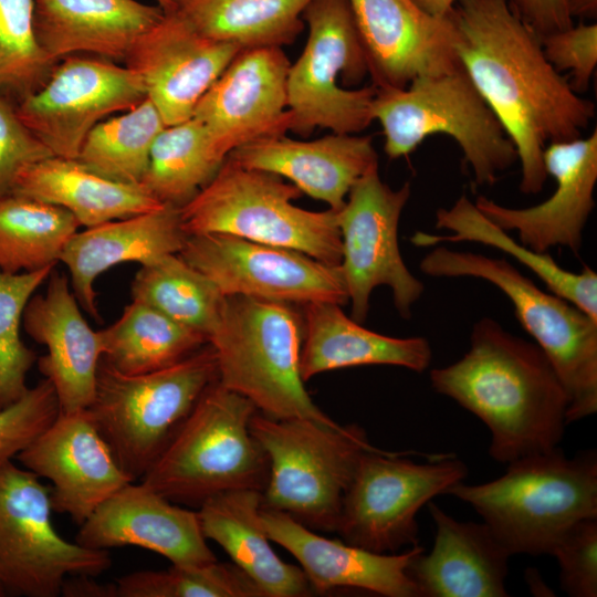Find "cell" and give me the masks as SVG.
I'll return each instance as SVG.
<instances>
[{
	"label": "cell",
	"mask_w": 597,
	"mask_h": 597,
	"mask_svg": "<svg viewBox=\"0 0 597 597\" xmlns=\"http://www.w3.org/2000/svg\"><path fill=\"white\" fill-rule=\"evenodd\" d=\"M308 38L290 65L286 82L291 130L308 135L316 127L357 134L373 121L374 85L360 84L369 74L367 56L349 0H312L302 14Z\"/></svg>",
	"instance_id": "obj_11"
},
{
	"label": "cell",
	"mask_w": 597,
	"mask_h": 597,
	"mask_svg": "<svg viewBox=\"0 0 597 597\" xmlns=\"http://www.w3.org/2000/svg\"><path fill=\"white\" fill-rule=\"evenodd\" d=\"M262 492L233 490L207 499L198 517L207 540L216 542L262 590L264 597L314 593L305 574L273 551L260 522Z\"/></svg>",
	"instance_id": "obj_30"
},
{
	"label": "cell",
	"mask_w": 597,
	"mask_h": 597,
	"mask_svg": "<svg viewBox=\"0 0 597 597\" xmlns=\"http://www.w3.org/2000/svg\"><path fill=\"white\" fill-rule=\"evenodd\" d=\"M50 156L18 116L15 104L0 93V197L11 192L20 170Z\"/></svg>",
	"instance_id": "obj_45"
},
{
	"label": "cell",
	"mask_w": 597,
	"mask_h": 597,
	"mask_svg": "<svg viewBox=\"0 0 597 597\" xmlns=\"http://www.w3.org/2000/svg\"><path fill=\"white\" fill-rule=\"evenodd\" d=\"M302 193L277 175L226 158L210 181L179 207L181 226L187 235L226 233L339 265L336 211H310L293 205Z\"/></svg>",
	"instance_id": "obj_7"
},
{
	"label": "cell",
	"mask_w": 597,
	"mask_h": 597,
	"mask_svg": "<svg viewBox=\"0 0 597 597\" xmlns=\"http://www.w3.org/2000/svg\"><path fill=\"white\" fill-rule=\"evenodd\" d=\"M164 15L137 0H34L36 40L53 62L80 53L125 62Z\"/></svg>",
	"instance_id": "obj_28"
},
{
	"label": "cell",
	"mask_w": 597,
	"mask_h": 597,
	"mask_svg": "<svg viewBox=\"0 0 597 597\" xmlns=\"http://www.w3.org/2000/svg\"><path fill=\"white\" fill-rule=\"evenodd\" d=\"M256 411L248 398L213 381L140 482L174 503L197 506L228 491L262 492L270 465L250 429Z\"/></svg>",
	"instance_id": "obj_4"
},
{
	"label": "cell",
	"mask_w": 597,
	"mask_h": 597,
	"mask_svg": "<svg viewBox=\"0 0 597 597\" xmlns=\"http://www.w3.org/2000/svg\"><path fill=\"white\" fill-rule=\"evenodd\" d=\"M54 266L23 273L0 270V410L18 401L29 389L27 375L36 364V353L22 341L24 308Z\"/></svg>",
	"instance_id": "obj_40"
},
{
	"label": "cell",
	"mask_w": 597,
	"mask_h": 597,
	"mask_svg": "<svg viewBox=\"0 0 597 597\" xmlns=\"http://www.w3.org/2000/svg\"><path fill=\"white\" fill-rule=\"evenodd\" d=\"M431 357L425 337H392L367 329L336 303L304 305L300 352L303 381L324 371L364 365H391L422 373Z\"/></svg>",
	"instance_id": "obj_29"
},
{
	"label": "cell",
	"mask_w": 597,
	"mask_h": 597,
	"mask_svg": "<svg viewBox=\"0 0 597 597\" xmlns=\"http://www.w3.org/2000/svg\"><path fill=\"white\" fill-rule=\"evenodd\" d=\"M17 459L51 481L54 512L81 525L109 496L133 482L121 469L88 411L60 412Z\"/></svg>",
	"instance_id": "obj_19"
},
{
	"label": "cell",
	"mask_w": 597,
	"mask_h": 597,
	"mask_svg": "<svg viewBox=\"0 0 597 597\" xmlns=\"http://www.w3.org/2000/svg\"><path fill=\"white\" fill-rule=\"evenodd\" d=\"M224 296H248L290 305L348 303L339 265L300 251L226 233L188 235L178 253Z\"/></svg>",
	"instance_id": "obj_15"
},
{
	"label": "cell",
	"mask_w": 597,
	"mask_h": 597,
	"mask_svg": "<svg viewBox=\"0 0 597 597\" xmlns=\"http://www.w3.org/2000/svg\"><path fill=\"white\" fill-rule=\"evenodd\" d=\"M448 15L461 65L515 146L520 190L541 192L545 147L580 137L594 103L547 61L538 35L509 0H458Z\"/></svg>",
	"instance_id": "obj_1"
},
{
	"label": "cell",
	"mask_w": 597,
	"mask_h": 597,
	"mask_svg": "<svg viewBox=\"0 0 597 597\" xmlns=\"http://www.w3.org/2000/svg\"><path fill=\"white\" fill-rule=\"evenodd\" d=\"M543 160L547 176L556 181L548 199L527 208H510L479 196L474 205L498 227L516 231L519 241L536 252L564 247L578 255L595 207L597 129L586 138L549 143Z\"/></svg>",
	"instance_id": "obj_20"
},
{
	"label": "cell",
	"mask_w": 597,
	"mask_h": 597,
	"mask_svg": "<svg viewBox=\"0 0 597 597\" xmlns=\"http://www.w3.org/2000/svg\"><path fill=\"white\" fill-rule=\"evenodd\" d=\"M187 237L179 207L165 205L75 232L59 262L69 270L72 292L80 306L100 320L94 284L102 273L122 263L146 265L167 254L179 253Z\"/></svg>",
	"instance_id": "obj_26"
},
{
	"label": "cell",
	"mask_w": 597,
	"mask_h": 597,
	"mask_svg": "<svg viewBox=\"0 0 597 597\" xmlns=\"http://www.w3.org/2000/svg\"><path fill=\"white\" fill-rule=\"evenodd\" d=\"M98 332L102 360L125 375L169 367L208 344L202 334L134 300L116 322Z\"/></svg>",
	"instance_id": "obj_34"
},
{
	"label": "cell",
	"mask_w": 597,
	"mask_h": 597,
	"mask_svg": "<svg viewBox=\"0 0 597 597\" xmlns=\"http://www.w3.org/2000/svg\"><path fill=\"white\" fill-rule=\"evenodd\" d=\"M130 290L134 301L158 310L202 334L207 341L221 318L227 298L212 281L178 253L142 265Z\"/></svg>",
	"instance_id": "obj_37"
},
{
	"label": "cell",
	"mask_w": 597,
	"mask_h": 597,
	"mask_svg": "<svg viewBox=\"0 0 597 597\" xmlns=\"http://www.w3.org/2000/svg\"><path fill=\"white\" fill-rule=\"evenodd\" d=\"M377 88H406L415 78L461 65L449 15L436 18L412 0H349Z\"/></svg>",
	"instance_id": "obj_18"
},
{
	"label": "cell",
	"mask_w": 597,
	"mask_h": 597,
	"mask_svg": "<svg viewBox=\"0 0 597 597\" xmlns=\"http://www.w3.org/2000/svg\"><path fill=\"white\" fill-rule=\"evenodd\" d=\"M570 17L593 20L597 17V0H565Z\"/></svg>",
	"instance_id": "obj_48"
},
{
	"label": "cell",
	"mask_w": 597,
	"mask_h": 597,
	"mask_svg": "<svg viewBox=\"0 0 597 597\" xmlns=\"http://www.w3.org/2000/svg\"><path fill=\"white\" fill-rule=\"evenodd\" d=\"M432 388L472 412L491 432L490 455L510 463L558 447L568 397L535 343L484 316L472 327L469 350L430 371Z\"/></svg>",
	"instance_id": "obj_2"
},
{
	"label": "cell",
	"mask_w": 597,
	"mask_h": 597,
	"mask_svg": "<svg viewBox=\"0 0 597 597\" xmlns=\"http://www.w3.org/2000/svg\"><path fill=\"white\" fill-rule=\"evenodd\" d=\"M80 307L67 277L52 271L45 292L32 295L22 316L25 333L46 347L36 364L53 386L62 413L88 408L103 356L100 332Z\"/></svg>",
	"instance_id": "obj_23"
},
{
	"label": "cell",
	"mask_w": 597,
	"mask_h": 597,
	"mask_svg": "<svg viewBox=\"0 0 597 597\" xmlns=\"http://www.w3.org/2000/svg\"><path fill=\"white\" fill-rule=\"evenodd\" d=\"M224 160L202 123L191 117L158 134L140 185L160 202L181 207L210 181Z\"/></svg>",
	"instance_id": "obj_36"
},
{
	"label": "cell",
	"mask_w": 597,
	"mask_h": 597,
	"mask_svg": "<svg viewBox=\"0 0 597 597\" xmlns=\"http://www.w3.org/2000/svg\"><path fill=\"white\" fill-rule=\"evenodd\" d=\"M303 318L293 305L227 296L209 336L218 381L248 398L261 413L338 425L308 395L300 374Z\"/></svg>",
	"instance_id": "obj_5"
},
{
	"label": "cell",
	"mask_w": 597,
	"mask_h": 597,
	"mask_svg": "<svg viewBox=\"0 0 597 597\" xmlns=\"http://www.w3.org/2000/svg\"><path fill=\"white\" fill-rule=\"evenodd\" d=\"M260 522L270 541L296 558L314 593L358 588L386 597H420L408 575L410 562L423 552L419 544L400 554L376 553L326 538L290 515L263 506Z\"/></svg>",
	"instance_id": "obj_24"
},
{
	"label": "cell",
	"mask_w": 597,
	"mask_h": 597,
	"mask_svg": "<svg viewBox=\"0 0 597 597\" xmlns=\"http://www.w3.org/2000/svg\"><path fill=\"white\" fill-rule=\"evenodd\" d=\"M146 97L143 80L127 65L75 54L57 61L44 84L15 103V111L53 156L76 159L96 124Z\"/></svg>",
	"instance_id": "obj_16"
},
{
	"label": "cell",
	"mask_w": 597,
	"mask_h": 597,
	"mask_svg": "<svg viewBox=\"0 0 597 597\" xmlns=\"http://www.w3.org/2000/svg\"><path fill=\"white\" fill-rule=\"evenodd\" d=\"M11 192L67 210L88 228L161 208L143 185L104 177L76 159L50 156L24 167Z\"/></svg>",
	"instance_id": "obj_31"
},
{
	"label": "cell",
	"mask_w": 597,
	"mask_h": 597,
	"mask_svg": "<svg viewBox=\"0 0 597 597\" xmlns=\"http://www.w3.org/2000/svg\"><path fill=\"white\" fill-rule=\"evenodd\" d=\"M216 380L217 359L209 343L169 367L140 375L122 374L101 360L86 410L134 482L145 475Z\"/></svg>",
	"instance_id": "obj_9"
},
{
	"label": "cell",
	"mask_w": 597,
	"mask_h": 597,
	"mask_svg": "<svg viewBox=\"0 0 597 597\" xmlns=\"http://www.w3.org/2000/svg\"><path fill=\"white\" fill-rule=\"evenodd\" d=\"M436 228L451 231L438 235L418 231L410 241L416 247H434L444 242H478L509 253L531 270L546 290L569 301L597 321V273L585 268L573 272L562 268L548 252H536L509 235L488 219L465 195L449 208L436 212Z\"/></svg>",
	"instance_id": "obj_32"
},
{
	"label": "cell",
	"mask_w": 597,
	"mask_h": 597,
	"mask_svg": "<svg viewBox=\"0 0 597 597\" xmlns=\"http://www.w3.org/2000/svg\"><path fill=\"white\" fill-rule=\"evenodd\" d=\"M420 9L436 18H444L458 0H412Z\"/></svg>",
	"instance_id": "obj_49"
},
{
	"label": "cell",
	"mask_w": 597,
	"mask_h": 597,
	"mask_svg": "<svg viewBox=\"0 0 597 597\" xmlns=\"http://www.w3.org/2000/svg\"><path fill=\"white\" fill-rule=\"evenodd\" d=\"M33 13L34 0H0V93L14 104L40 88L56 63L36 40Z\"/></svg>",
	"instance_id": "obj_41"
},
{
	"label": "cell",
	"mask_w": 597,
	"mask_h": 597,
	"mask_svg": "<svg viewBox=\"0 0 597 597\" xmlns=\"http://www.w3.org/2000/svg\"><path fill=\"white\" fill-rule=\"evenodd\" d=\"M547 61L558 72L569 71L570 86L577 92L587 90L597 64V24L577 25L540 38Z\"/></svg>",
	"instance_id": "obj_44"
},
{
	"label": "cell",
	"mask_w": 597,
	"mask_h": 597,
	"mask_svg": "<svg viewBox=\"0 0 597 597\" xmlns=\"http://www.w3.org/2000/svg\"><path fill=\"white\" fill-rule=\"evenodd\" d=\"M490 482H459L444 494L470 504L511 554H549L577 522L597 519V457L558 447L507 463Z\"/></svg>",
	"instance_id": "obj_3"
},
{
	"label": "cell",
	"mask_w": 597,
	"mask_h": 597,
	"mask_svg": "<svg viewBox=\"0 0 597 597\" xmlns=\"http://www.w3.org/2000/svg\"><path fill=\"white\" fill-rule=\"evenodd\" d=\"M509 3L538 38L574 24L565 0H509Z\"/></svg>",
	"instance_id": "obj_46"
},
{
	"label": "cell",
	"mask_w": 597,
	"mask_h": 597,
	"mask_svg": "<svg viewBox=\"0 0 597 597\" xmlns=\"http://www.w3.org/2000/svg\"><path fill=\"white\" fill-rule=\"evenodd\" d=\"M156 2L163 10H165L166 8L170 6L172 0H156Z\"/></svg>",
	"instance_id": "obj_50"
},
{
	"label": "cell",
	"mask_w": 597,
	"mask_h": 597,
	"mask_svg": "<svg viewBox=\"0 0 597 597\" xmlns=\"http://www.w3.org/2000/svg\"><path fill=\"white\" fill-rule=\"evenodd\" d=\"M117 597H264L235 564L198 567L171 565L167 570H138L116 580Z\"/></svg>",
	"instance_id": "obj_39"
},
{
	"label": "cell",
	"mask_w": 597,
	"mask_h": 597,
	"mask_svg": "<svg viewBox=\"0 0 597 597\" xmlns=\"http://www.w3.org/2000/svg\"><path fill=\"white\" fill-rule=\"evenodd\" d=\"M251 433L269 459L262 506L313 531L335 532L345 492L365 451L376 449L357 425L276 419L256 411Z\"/></svg>",
	"instance_id": "obj_6"
},
{
	"label": "cell",
	"mask_w": 597,
	"mask_h": 597,
	"mask_svg": "<svg viewBox=\"0 0 597 597\" xmlns=\"http://www.w3.org/2000/svg\"><path fill=\"white\" fill-rule=\"evenodd\" d=\"M410 184L399 189L385 184L378 166L365 172L350 188L338 211L343 273L350 317L363 324L368 315L370 295L379 285L392 292L394 305L402 318L411 316L412 305L425 291L402 260L398 226L410 197Z\"/></svg>",
	"instance_id": "obj_14"
},
{
	"label": "cell",
	"mask_w": 597,
	"mask_h": 597,
	"mask_svg": "<svg viewBox=\"0 0 597 597\" xmlns=\"http://www.w3.org/2000/svg\"><path fill=\"white\" fill-rule=\"evenodd\" d=\"M165 127L159 112L146 97L123 114L96 124L85 137L76 160L109 179L139 185L153 144Z\"/></svg>",
	"instance_id": "obj_38"
},
{
	"label": "cell",
	"mask_w": 597,
	"mask_h": 597,
	"mask_svg": "<svg viewBox=\"0 0 597 597\" xmlns=\"http://www.w3.org/2000/svg\"><path fill=\"white\" fill-rule=\"evenodd\" d=\"M94 576L73 575L62 585L61 595L66 597H117L115 584H101Z\"/></svg>",
	"instance_id": "obj_47"
},
{
	"label": "cell",
	"mask_w": 597,
	"mask_h": 597,
	"mask_svg": "<svg viewBox=\"0 0 597 597\" xmlns=\"http://www.w3.org/2000/svg\"><path fill=\"white\" fill-rule=\"evenodd\" d=\"M312 0H172V11L202 35L243 49L282 48L304 29Z\"/></svg>",
	"instance_id": "obj_33"
},
{
	"label": "cell",
	"mask_w": 597,
	"mask_h": 597,
	"mask_svg": "<svg viewBox=\"0 0 597 597\" xmlns=\"http://www.w3.org/2000/svg\"><path fill=\"white\" fill-rule=\"evenodd\" d=\"M4 595H6V590H4L3 586L0 583V597L4 596Z\"/></svg>",
	"instance_id": "obj_51"
},
{
	"label": "cell",
	"mask_w": 597,
	"mask_h": 597,
	"mask_svg": "<svg viewBox=\"0 0 597 597\" xmlns=\"http://www.w3.org/2000/svg\"><path fill=\"white\" fill-rule=\"evenodd\" d=\"M371 113L391 159L408 156L432 134H446L479 186H492L517 160L514 144L462 65L417 77L406 88H377Z\"/></svg>",
	"instance_id": "obj_10"
},
{
	"label": "cell",
	"mask_w": 597,
	"mask_h": 597,
	"mask_svg": "<svg viewBox=\"0 0 597 597\" xmlns=\"http://www.w3.org/2000/svg\"><path fill=\"white\" fill-rule=\"evenodd\" d=\"M401 454L377 448L362 454L335 531L344 542L376 553L418 544L419 510L468 473L452 454L430 463H416Z\"/></svg>",
	"instance_id": "obj_13"
},
{
	"label": "cell",
	"mask_w": 597,
	"mask_h": 597,
	"mask_svg": "<svg viewBox=\"0 0 597 597\" xmlns=\"http://www.w3.org/2000/svg\"><path fill=\"white\" fill-rule=\"evenodd\" d=\"M51 486L12 461L0 465V583L6 593L56 597L67 576H98L108 551L63 538L52 524Z\"/></svg>",
	"instance_id": "obj_12"
},
{
	"label": "cell",
	"mask_w": 597,
	"mask_h": 597,
	"mask_svg": "<svg viewBox=\"0 0 597 597\" xmlns=\"http://www.w3.org/2000/svg\"><path fill=\"white\" fill-rule=\"evenodd\" d=\"M240 50L202 35L177 13L164 11L124 63L140 76L147 98L170 126L192 117L200 98Z\"/></svg>",
	"instance_id": "obj_21"
},
{
	"label": "cell",
	"mask_w": 597,
	"mask_h": 597,
	"mask_svg": "<svg viewBox=\"0 0 597 597\" xmlns=\"http://www.w3.org/2000/svg\"><path fill=\"white\" fill-rule=\"evenodd\" d=\"M290 65L282 48L240 50L200 98L192 117L202 123L223 157L255 139L291 130Z\"/></svg>",
	"instance_id": "obj_17"
},
{
	"label": "cell",
	"mask_w": 597,
	"mask_h": 597,
	"mask_svg": "<svg viewBox=\"0 0 597 597\" xmlns=\"http://www.w3.org/2000/svg\"><path fill=\"white\" fill-rule=\"evenodd\" d=\"M75 542L92 549L137 546L171 565L198 567L217 562L198 513L175 504L142 482L126 484L80 525Z\"/></svg>",
	"instance_id": "obj_22"
},
{
	"label": "cell",
	"mask_w": 597,
	"mask_h": 597,
	"mask_svg": "<svg viewBox=\"0 0 597 597\" xmlns=\"http://www.w3.org/2000/svg\"><path fill=\"white\" fill-rule=\"evenodd\" d=\"M433 277H476L510 300L521 326L556 370L568 397L567 425L597 411V321L569 301L540 289L503 258L434 245L420 261Z\"/></svg>",
	"instance_id": "obj_8"
},
{
	"label": "cell",
	"mask_w": 597,
	"mask_h": 597,
	"mask_svg": "<svg viewBox=\"0 0 597 597\" xmlns=\"http://www.w3.org/2000/svg\"><path fill=\"white\" fill-rule=\"evenodd\" d=\"M549 555L559 566V585L572 597L597 596V519L573 525Z\"/></svg>",
	"instance_id": "obj_43"
},
{
	"label": "cell",
	"mask_w": 597,
	"mask_h": 597,
	"mask_svg": "<svg viewBox=\"0 0 597 597\" xmlns=\"http://www.w3.org/2000/svg\"><path fill=\"white\" fill-rule=\"evenodd\" d=\"M227 158L245 168L285 177L334 211L343 208L352 186L378 166L369 136L337 133L311 142L268 136L239 146Z\"/></svg>",
	"instance_id": "obj_25"
},
{
	"label": "cell",
	"mask_w": 597,
	"mask_h": 597,
	"mask_svg": "<svg viewBox=\"0 0 597 597\" xmlns=\"http://www.w3.org/2000/svg\"><path fill=\"white\" fill-rule=\"evenodd\" d=\"M80 227L61 207L13 192L0 197V270L23 273L55 266Z\"/></svg>",
	"instance_id": "obj_35"
},
{
	"label": "cell",
	"mask_w": 597,
	"mask_h": 597,
	"mask_svg": "<svg viewBox=\"0 0 597 597\" xmlns=\"http://www.w3.org/2000/svg\"><path fill=\"white\" fill-rule=\"evenodd\" d=\"M436 524L430 553H419L408 575L420 597H505L511 554L483 523L460 522L428 502Z\"/></svg>",
	"instance_id": "obj_27"
},
{
	"label": "cell",
	"mask_w": 597,
	"mask_h": 597,
	"mask_svg": "<svg viewBox=\"0 0 597 597\" xmlns=\"http://www.w3.org/2000/svg\"><path fill=\"white\" fill-rule=\"evenodd\" d=\"M53 386L42 379L14 404L0 410V465L25 449L59 416Z\"/></svg>",
	"instance_id": "obj_42"
}]
</instances>
